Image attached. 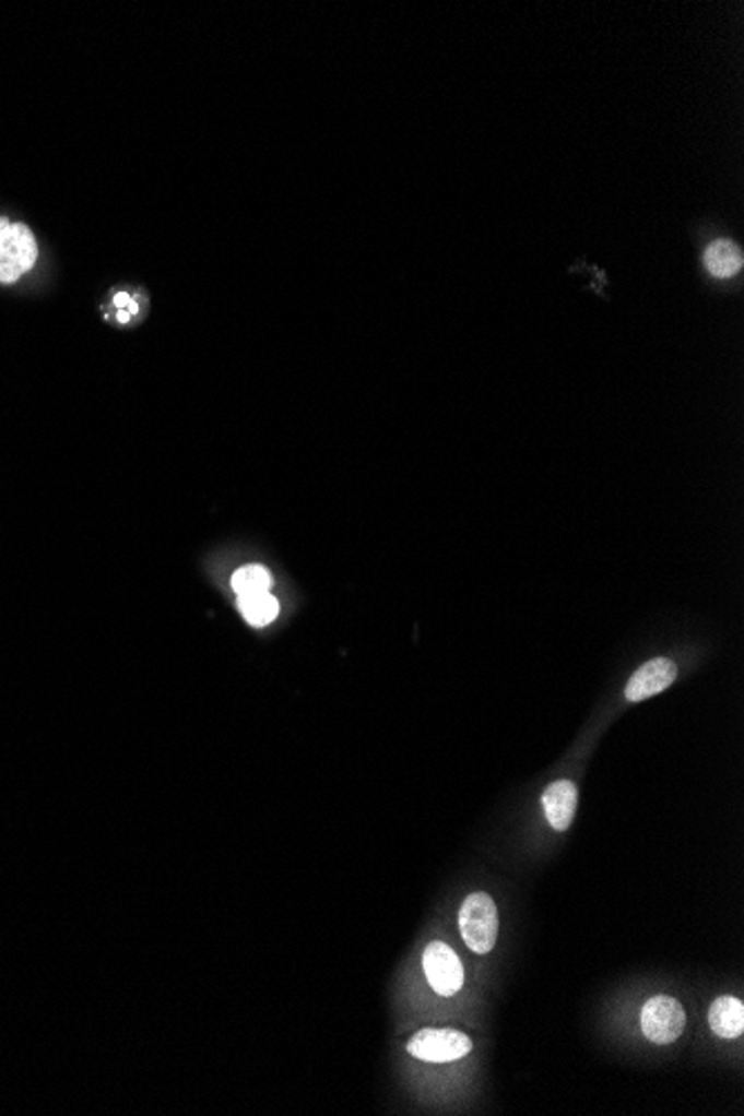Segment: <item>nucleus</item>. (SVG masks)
Instances as JSON below:
<instances>
[{
  "label": "nucleus",
  "instance_id": "1",
  "mask_svg": "<svg viewBox=\"0 0 744 1116\" xmlns=\"http://www.w3.org/2000/svg\"><path fill=\"white\" fill-rule=\"evenodd\" d=\"M38 246L23 223L0 218V284H12L36 263Z\"/></svg>",
  "mask_w": 744,
  "mask_h": 1116
},
{
  "label": "nucleus",
  "instance_id": "2",
  "mask_svg": "<svg viewBox=\"0 0 744 1116\" xmlns=\"http://www.w3.org/2000/svg\"><path fill=\"white\" fill-rule=\"evenodd\" d=\"M497 927L499 918L495 901L484 891L471 894L460 910V929L464 942L475 954H488L497 940Z\"/></svg>",
  "mask_w": 744,
  "mask_h": 1116
},
{
  "label": "nucleus",
  "instance_id": "3",
  "mask_svg": "<svg viewBox=\"0 0 744 1116\" xmlns=\"http://www.w3.org/2000/svg\"><path fill=\"white\" fill-rule=\"evenodd\" d=\"M473 1049V1041L450 1028H426L417 1032L411 1043L409 1052L426 1064H452L460 1061Z\"/></svg>",
  "mask_w": 744,
  "mask_h": 1116
},
{
  "label": "nucleus",
  "instance_id": "4",
  "mask_svg": "<svg viewBox=\"0 0 744 1116\" xmlns=\"http://www.w3.org/2000/svg\"><path fill=\"white\" fill-rule=\"evenodd\" d=\"M642 1032L651 1043L669 1045L677 1041L686 1025V1014L680 1002L671 996H653L645 1002L640 1014Z\"/></svg>",
  "mask_w": 744,
  "mask_h": 1116
},
{
  "label": "nucleus",
  "instance_id": "5",
  "mask_svg": "<svg viewBox=\"0 0 744 1116\" xmlns=\"http://www.w3.org/2000/svg\"><path fill=\"white\" fill-rule=\"evenodd\" d=\"M424 972L430 987L439 996H452L464 987V965L450 947L441 940H435L424 952Z\"/></svg>",
  "mask_w": 744,
  "mask_h": 1116
},
{
  "label": "nucleus",
  "instance_id": "6",
  "mask_svg": "<svg viewBox=\"0 0 744 1116\" xmlns=\"http://www.w3.org/2000/svg\"><path fill=\"white\" fill-rule=\"evenodd\" d=\"M677 676V666L666 657H656L642 664L626 685V700L642 702L660 691H664Z\"/></svg>",
  "mask_w": 744,
  "mask_h": 1116
},
{
  "label": "nucleus",
  "instance_id": "7",
  "mask_svg": "<svg viewBox=\"0 0 744 1116\" xmlns=\"http://www.w3.org/2000/svg\"><path fill=\"white\" fill-rule=\"evenodd\" d=\"M542 807H544V814H546V820L551 822V827L555 831H566L570 827V822H574L576 809H578L576 783H570V780H557V783H553L544 792Z\"/></svg>",
  "mask_w": 744,
  "mask_h": 1116
},
{
  "label": "nucleus",
  "instance_id": "8",
  "mask_svg": "<svg viewBox=\"0 0 744 1116\" xmlns=\"http://www.w3.org/2000/svg\"><path fill=\"white\" fill-rule=\"evenodd\" d=\"M709 1025L720 1038H737L744 1032V1006L735 996H720L711 1002Z\"/></svg>",
  "mask_w": 744,
  "mask_h": 1116
},
{
  "label": "nucleus",
  "instance_id": "9",
  "mask_svg": "<svg viewBox=\"0 0 744 1116\" xmlns=\"http://www.w3.org/2000/svg\"><path fill=\"white\" fill-rule=\"evenodd\" d=\"M237 604H239L241 616L252 627L270 625L276 618V613H279V602L270 595V591L268 593H255V595H239Z\"/></svg>",
  "mask_w": 744,
  "mask_h": 1116
},
{
  "label": "nucleus",
  "instance_id": "10",
  "mask_svg": "<svg viewBox=\"0 0 744 1116\" xmlns=\"http://www.w3.org/2000/svg\"><path fill=\"white\" fill-rule=\"evenodd\" d=\"M705 265L716 276H731L742 268V252L731 241H716L705 252Z\"/></svg>",
  "mask_w": 744,
  "mask_h": 1116
},
{
  "label": "nucleus",
  "instance_id": "11",
  "mask_svg": "<svg viewBox=\"0 0 744 1116\" xmlns=\"http://www.w3.org/2000/svg\"><path fill=\"white\" fill-rule=\"evenodd\" d=\"M272 586V575L259 567H244L233 575V589L237 595H255V593H268Z\"/></svg>",
  "mask_w": 744,
  "mask_h": 1116
},
{
  "label": "nucleus",
  "instance_id": "12",
  "mask_svg": "<svg viewBox=\"0 0 744 1116\" xmlns=\"http://www.w3.org/2000/svg\"><path fill=\"white\" fill-rule=\"evenodd\" d=\"M114 304H117V308H121V310H123V308H128V312H130V314H134V312H137V304L132 301V297H130L128 293H119L117 297H114Z\"/></svg>",
  "mask_w": 744,
  "mask_h": 1116
}]
</instances>
